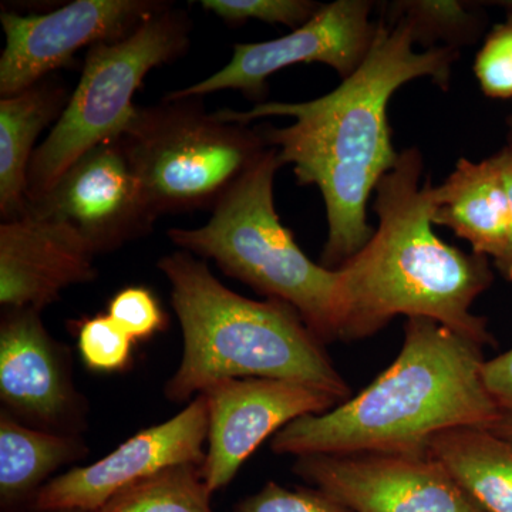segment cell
Segmentation results:
<instances>
[{"mask_svg":"<svg viewBox=\"0 0 512 512\" xmlns=\"http://www.w3.org/2000/svg\"><path fill=\"white\" fill-rule=\"evenodd\" d=\"M89 454L79 434L53 433L0 412V510L30 511L36 495L59 468Z\"/></svg>","mask_w":512,"mask_h":512,"instance_id":"18","label":"cell"},{"mask_svg":"<svg viewBox=\"0 0 512 512\" xmlns=\"http://www.w3.org/2000/svg\"><path fill=\"white\" fill-rule=\"evenodd\" d=\"M33 309H3L0 400L6 412L35 429L79 434L86 400L74 386L67 349Z\"/></svg>","mask_w":512,"mask_h":512,"instance_id":"14","label":"cell"},{"mask_svg":"<svg viewBox=\"0 0 512 512\" xmlns=\"http://www.w3.org/2000/svg\"><path fill=\"white\" fill-rule=\"evenodd\" d=\"M390 19H403L409 23L417 45L437 47L436 40L444 47L457 49L458 46L474 42L480 32V18L467 3L457 0H412L394 2Z\"/></svg>","mask_w":512,"mask_h":512,"instance_id":"21","label":"cell"},{"mask_svg":"<svg viewBox=\"0 0 512 512\" xmlns=\"http://www.w3.org/2000/svg\"><path fill=\"white\" fill-rule=\"evenodd\" d=\"M500 170L501 177H503L505 190H507L508 204H510V215H511V239L510 247H508L507 255H505L504 261L497 268L500 269L501 274L508 281H512V144L501 150L500 153L495 154L491 157Z\"/></svg>","mask_w":512,"mask_h":512,"instance_id":"28","label":"cell"},{"mask_svg":"<svg viewBox=\"0 0 512 512\" xmlns=\"http://www.w3.org/2000/svg\"><path fill=\"white\" fill-rule=\"evenodd\" d=\"M191 19L170 6L127 39L87 50L82 77L59 121L37 146L30 163L26 202L52 190L87 151L117 140L133 120L137 90L151 70L175 62L190 49Z\"/></svg>","mask_w":512,"mask_h":512,"instance_id":"7","label":"cell"},{"mask_svg":"<svg viewBox=\"0 0 512 512\" xmlns=\"http://www.w3.org/2000/svg\"><path fill=\"white\" fill-rule=\"evenodd\" d=\"M372 2L336 0L320 5L308 22L289 35L258 43H237L231 60L207 79L168 93L164 99L204 97L222 90H239L262 100L269 77L295 64L320 63L342 79L352 76L366 59L377 25L370 20Z\"/></svg>","mask_w":512,"mask_h":512,"instance_id":"8","label":"cell"},{"mask_svg":"<svg viewBox=\"0 0 512 512\" xmlns=\"http://www.w3.org/2000/svg\"><path fill=\"white\" fill-rule=\"evenodd\" d=\"M483 379L494 402L504 413H512V349L485 360Z\"/></svg>","mask_w":512,"mask_h":512,"instance_id":"27","label":"cell"},{"mask_svg":"<svg viewBox=\"0 0 512 512\" xmlns=\"http://www.w3.org/2000/svg\"><path fill=\"white\" fill-rule=\"evenodd\" d=\"M433 224L466 239L474 254L493 259L495 266L504 261L511 239L510 204L493 158L458 160L447 180L433 188Z\"/></svg>","mask_w":512,"mask_h":512,"instance_id":"16","label":"cell"},{"mask_svg":"<svg viewBox=\"0 0 512 512\" xmlns=\"http://www.w3.org/2000/svg\"><path fill=\"white\" fill-rule=\"evenodd\" d=\"M474 73L491 99L512 97V13L495 26L476 57Z\"/></svg>","mask_w":512,"mask_h":512,"instance_id":"24","label":"cell"},{"mask_svg":"<svg viewBox=\"0 0 512 512\" xmlns=\"http://www.w3.org/2000/svg\"><path fill=\"white\" fill-rule=\"evenodd\" d=\"M163 0H76L43 15L2 12L6 45L0 57V96H15L84 47L127 39L148 19L170 8Z\"/></svg>","mask_w":512,"mask_h":512,"instance_id":"10","label":"cell"},{"mask_svg":"<svg viewBox=\"0 0 512 512\" xmlns=\"http://www.w3.org/2000/svg\"><path fill=\"white\" fill-rule=\"evenodd\" d=\"M134 340L109 315L86 319L79 328V352L94 372H120L130 363Z\"/></svg>","mask_w":512,"mask_h":512,"instance_id":"23","label":"cell"},{"mask_svg":"<svg viewBox=\"0 0 512 512\" xmlns=\"http://www.w3.org/2000/svg\"><path fill=\"white\" fill-rule=\"evenodd\" d=\"M107 315L133 340L151 338L165 323L156 295L143 286L121 289L111 299Z\"/></svg>","mask_w":512,"mask_h":512,"instance_id":"25","label":"cell"},{"mask_svg":"<svg viewBox=\"0 0 512 512\" xmlns=\"http://www.w3.org/2000/svg\"><path fill=\"white\" fill-rule=\"evenodd\" d=\"M493 430L501 434H507V436H512V413H504L503 419L495 424Z\"/></svg>","mask_w":512,"mask_h":512,"instance_id":"29","label":"cell"},{"mask_svg":"<svg viewBox=\"0 0 512 512\" xmlns=\"http://www.w3.org/2000/svg\"><path fill=\"white\" fill-rule=\"evenodd\" d=\"M96 252L64 222L26 217L0 225V305L42 312L73 285L96 279Z\"/></svg>","mask_w":512,"mask_h":512,"instance_id":"15","label":"cell"},{"mask_svg":"<svg viewBox=\"0 0 512 512\" xmlns=\"http://www.w3.org/2000/svg\"><path fill=\"white\" fill-rule=\"evenodd\" d=\"M232 512H350L316 488H288L269 481Z\"/></svg>","mask_w":512,"mask_h":512,"instance_id":"26","label":"cell"},{"mask_svg":"<svg viewBox=\"0 0 512 512\" xmlns=\"http://www.w3.org/2000/svg\"><path fill=\"white\" fill-rule=\"evenodd\" d=\"M200 5L231 26L261 20L293 29L308 22L320 6L311 0H201Z\"/></svg>","mask_w":512,"mask_h":512,"instance_id":"22","label":"cell"},{"mask_svg":"<svg viewBox=\"0 0 512 512\" xmlns=\"http://www.w3.org/2000/svg\"><path fill=\"white\" fill-rule=\"evenodd\" d=\"M201 466L184 464L120 491L97 512H214Z\"/></svg>","mask_w":512,"mask_h":512,"instance_id":"20","label":"cell"},{"mask_svg":"<svg viewBox=\"0 0 512 512\" xmlns=\"http://www.w3.org/2000/svg\"><path fill=\"white\" fill-rule=\"evenodd\" d=\"M417 148L376 187L379 224L370 241L338 268L339 339L375 335L396 316L436 320L480 345L494 343L471 306L493 282L488 259L466 254L433 231V184Z\"/></svg>","mask_w":512,"mask_h":512,"instance_id":"2","label":"cell"},{"mask_svg":"<svg viewBox=\"0 0 512 512\" xmlns=\"http://www.w3.org/2000/svg\"><path fill=\"white\" fill-rule=\"evenodd\" d=\"M293 471L350 512H483L429 451L312 454Z\"/></svg>","mask_w":512,"mask_h":512,"instance_id":"9","label":"cell"},{"mask_svg":"<svg viewBox=\"0 0 512 512\" xmlns=\"http://www.w3.org/2000/svg\"><path fill=\"white\" fill-rule=\"evenodd\" d=\"M495 5L501 6V8L507 9L508 12L512 13V0H505V2H495Z\"/></svg>","mask_w":512,"mask_h":512,"instance_id":"30","label":"cell"},{"mask_svg":"<svg viewBox=\"0 0 512 512\" xmlns=\"http://www.w3.org/2000/svg\"><path fill=\"white\" fill-rule=\"evenodd\" d=\"M114 141L158 218L214 210L269 148L259 130L207 113L201 97L137 107Z\"/></svg>","mask_w":512,"mask_h":512,"instance_id":"6","label":"cell"},{"mask_svg":"<svg viewBox=\"0 0 512 512\" xmlns=\"http://www.w3.org/2000/svg\"><path fill=\"white\" fill-rule=\"evenodd\" d=\"M69 92L60 80L46 77L15 96L0 99V215L2 222L26 215L28 173L36 143L62 116Z\"/></svg>","mask_w":512,"mask_h":512,"instance_id":"17","label":"cell"},{"mask_svg":"<svg viewBox=\"0 0 512 512\" xmlns=\"http://www.w3.org/2000/svg\"><path fill=\"white\" fill-rule=\"evenodd\" d=\"M429 453L483 512H512V436L458 427L431 440Z\"/></svg>","mask_w":512,"mask_h":512,"instance_id":"19","label":"cell"},{"mask_svg":"<svg viewBox=\"0 0 512 512\" xmlns=\"http://www.w3.org/2000/svg\"><path fill=\"white\" fill-rule=\"evenodd\" d=\"M282 165L269 147L215 205L207 224L171 228L167 235L181 251L211 259L266 298L288 303L320 342H332L339 339V274L309 259L282 224L274 200Z\"/></svg>","mask_w":512,"mask_h":512,"instance_id":"5","label":"cell"},{"mask_svg":"<svg viewBox=\"0 0 512 512\" xmlns=\"http://www.w3.org/2000/svg\"><path fill=\"white\" fill-rule=\"evenodd\" d=\"M483 345L433 319L409 318L392 365L356 396L276 433L281 456L427 453L458 427H488L504 412L483 379Z\"/></svg>","mask_w":512,"mask_h":512,"instance_id":"3","label":"cell"},{"mask_svg":"<svg viewBox=\"0 0 512 512\" xmlns=\"http://www.w3.org/2000/svg\"><path fill=\"white\" fill-rule=\"evenodd\" d=\"M416 45L406 20L379 22L366 59L333 92L303 103L262 101L248 111H217L227 123L244 126L266 117L295 119L291 126H264L259 133L282 164L292 165L299 184L315 185L322 194L325 268L346 264L375 234L367 202L399 160L387 117L393 94L416 79H430L444 90L450 86L458 50L437 46L417 52Z\"/></svg>","mask_w":512,"mask_h":512,"instance_id":"1","label":"cell"},{"mask_svg":"<svg viewBox=\"0 0 512 512\" xmlns=\"http://www.w3.org/2000/svg\"><path fill=\"white\" fill-rule=\"evenodd\" d=\"M26 215L69 224L96 255L146 237L158 220L117 141L87 151Z\"/></svg>","mask_w":512,"mask_h":512,"instance_id":"11","label":"cell"},{"mask_svg":"<svg viewBox=\"0 0 512 512\" xmlns=\"http://www.w3.org/2000/svg\"><path fill=\"white\" fill-rule=\"evenodd\" d=\"M510 127H511V137H512V116H511V119H510Z\"/></svg>","mask_w":512,"mask_h":512,"instance_id":"32","label":"cell"},{"mask_svg":"<svg viewBox=\"0 0 512 512\" xmlns=\"http://www.w3.org/2000/svg\"><path fill=\"white\" fill-rule=\"evenodd\" d=\"M171 285V305L183 330L180 366L164 396L183 403L229 379H274L350 397L328 353L288 303L245 298L215 278L205 259L177 251L158 261Z\"/></svg>","mask_w":512,"mask_h":512,"instance_id":"4","label":"cell"},{"mask_svg":"<svg viewBox=\"0 0 512 512\" xmlns=\"http://www.w3.org/2000/svg\"><path fill=\"white\" fill-rule=\"evenodd\" d=\"M50 512H82V511L62 510V511H50Z\"/></svg>","mask_w":512,"mask_h":512,"instance_id":"31","label":"cell"},{"mask_svg":"<svg viewBox=\"0 0 512 512\" xmlns=\"http://www.w3.org/2000/svg\"><path fill=\"white\" fill-rule=\"evenodd\" d=\"M207 437V400L198 394L173 419L141 430L96 463L52 478L36 495L30 511L97 512L120 491L167 468L202 466Z\"/></svg>","mask_w":512,"mask_h":512,"instance_id":"12","label":"cell"},{"mask_svg":"<svg viewBox=\"0 0 512 512\" xmlns=\"http://www.w3.org/2000/svg\"><path fill=\"white\" fill-rule=\"evenodd\" d=\"M208 437L202 478L212 491L227 487L239 468L268 437L308 414L340 403L306 384L274 379H229L204 390Z\"/></svg>","mask_w":512,"mask_h":512,"instance_id":"13","label":"cell"}]
</instances>
